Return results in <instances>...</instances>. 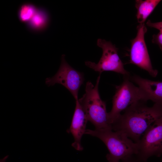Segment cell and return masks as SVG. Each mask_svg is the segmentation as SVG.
Returning <instances> with one entry per match:
<instances>
[{"label": "cell", "instance_id": "1", "mask_svg": "<svg viewBox=\"0 0 162 162\" xmlns=\"http://www.w3.org/2000/svg\"><path fill=\"white\" fill-rule=\"evenodd\" d=\"M146 102L137 101L129 106L112 124L114 131H121L138 143L147 129L162 117V106L154 104L148 107Z\"/></svg>", "mask_w": 162, "mask_h": 162}, {"label": "cell", "instance_id": "2", "mask_svg": "<svg viewBox=\"0 0 162 162\" xmlns=\"http://www.w3.org/2000/svg\"><path fill=\"white\" fill-rule=\"evenodd\" d=\"M112 129L86 130L85 134L97 137L106 145L109 153L106 155L108 162H120L136 155L138 144L121 131Z\"/></svg>", "mask_w": 162, "mask_h": 162}, {"label": "cell", "instance_id": "3", "mask_svg": "<svg viewBox=\"0 0 162 162\" xmlns=\"http://www.w3.org/2000/svg\"><path fill=\"white\" fill-rule=\"evenodd\" d=\"M100 75L98 77L94 86L87 82L85 87V92L78 99L85 113L87 120L91 122L95 129H112L106 111L105 102L101 99L98 91Z\"/></svg>", "mask_w": 162, "mask_h": 162}, {"label": "cell", "instance_id": "4", "mask_svg": "<svg viewBox=\"0 0 162 162\" xmlns=\"http://www.w3.org/2000/svg\"><path fill=\"white\" fill-rule=\"evenodd\" d=\"M123 76V82L116 87L112 98V108L108 112L109 122L111 125L121 115L122 111L137 101H144L139 88L132 82L129 79L130 76Z\"/></svg>", "mask_w": 162, "mask_h": 162}, {"label": "cell", "instance_id": "5", "mask_svg": "<svg viewBox=\"0 0 162 162\" xmlns=\"http://www.w3.org/2000/svg\"><path fill=\"white\" fill-rule=\"evenodd\" d=\"M137 144L138 151L135 156L140 162H146L152 156L162 155V117L147 129Z\"/></svg>", "mask_w": 162, "mask_h": 162}, {"label": "cell", "instance_id": "6", "mask_svg": "<svg viewBox=\"0 0 162 162\" xmlns=\"http://www.w3.org/2000/svg\"><path fill=\"white\" fill-rule=\"evenodd\" d=\"M97 45L101 48L103 53L98 62L87 61L86 65L94 71L101 74L105 71H113L122 74L123 76H130V74L126 70L118 54V49L110 41L98 39Z\"/></svg>", "mask_w": 162, "mask_h": 162}, {"label": "cell", "instance_id": "7", "mask_svg": "<svg viewBox=\"0 0 162 162\" xmlns=\"http://www.w3.org/2000/svg\"><path fill=\"white\" fill-rule=\"evenodd\" d=\"M65 55H62L60 67L56 74L45 80L48 86L59 84L69 90L75 100L78 99L79 89L83 83L84 78L82 73L71 67L66 61Z\"/></svg>", "mask_w": 162, "mask_h": 162}, {"label": "cell", "instance_id": "8", "mask_svg": "<svg viewBox=\"0 0 162 162\" xmlns=\"http://www.w3.org/2000/svg\"><path fill=\"white\" fill-rule=\"evenodd\" d=\"M137 30L136 37L130 40L128 63L136 65L147 71L152 76L155 77L158 71L152 67L145 40L147 28L145 23L139 24L137 27Z\"/></svg>", "mask_w": 162, "mask_h": 162}, {"label": "cell", "instance_id": "9", "mask_svg": "<svg viewBox=\"0 0 162 162\" xmlns=\"http://www.w3.org/2000/svg\"><path fill=\"white\" fill-rule=\"evenodd\" d=\"M129 79L138 86L145 102L150 100L162 106V81H152L137 75L130 76Z\"/></svg>", "mask_w": 162, "mask_h": 162}, {"label": "cell", "instance_id": "10", "mask_svg": "<svg viewBox=\"0 0 162 162\" xmlns=\"http://www.w3.org/2000/svg\"><path fill=\"white\" fill-rule=\"evenodd\" d=\"M76 106L70 128L67 131L70 133L74 138V142L72 146L77 151L83 150L81 144V140L85 134L87 120L85 113L80 104L78 99L75 100Z\"/></svg>", "mask_w": 162, "mask_h": 162}, {"label": "cell", "instance_id": "11", "mask_svg": "<svg viewBox=\"0 0 162 162\" xmlns=\"http://www.w3.org/2000/svg\"><path fill=\"white\" fill-rule=\"evenodd\" d=\"M50 21V16L47 11L44 8H38L34 15L26 24V26L32 32H42L48 27Z\"/></svg>", "mask_w": 162, "mask_h": 162}, {"label": "cell", "instance_id": "12", "mask_svg": "<svg viewBox=\"0 0 162 162\" xmlns=\"http://www.w3.org/2000/svg\"><path fill=\"white\" fill-rule=\"evenodd\" d=\"M160 0H137L135 7L136 18L139 24L144 23L147 18L160 2Z\"/></svg>", "mask_w": 162, "mask_h": 162}, {"label": "cell", "instance_id": "13", "mask_svg": "<svg viewBox=\"0 0 162 162\" xmlns=\"http://www.w3.org/2000/svg\"><path fill=\"white\" fill-rule=\"evenodd\" d=\"M37 9L38 8L32 3L23 4L19 8L18 12L19 20L21 22L27 24L34 15Z\"/></svg>", "mask_w": 162, "mask_h": 162}, {"label": "cell", "instance_id": "14", "mask_svg": "<svg viewBox=\"0 0 162 162\" xmlns=\"http://www.w3.org/2000/svg\"><path fill=\"white\" fill-rule=\"evenodd\" d=\"M152 43L157 45L162 51V32H159L152 36Z\"/></svg>", "mask_w": 162, "mask_h": 162}, {"label": "cell", "instance_id": "15", "mask_svg": "<svg viewBox=\"0 0 162 162\" xmlns=\"http://www.w3.org/2000/svg\"><path fill=\"white\" fill-rule=\"evenodd\" d=\"M146 25L148 26L156 28L162 32V21L153 22L149 20L147 22Z\"/></svg>", "mask_w": 162, "mask_h": 162}, {"label": "cell", "instance_id": "16", "mask_svg": "<svg viewBox=\"0 0 162 162\" xmlns=\"http://www.w3.org/2000/svg\"><path fill=\"white\" fill-rule=\"evenodd\" d=\"M121 162H140L137 159L135 155L128 159L122 160Z\"/></svg>", "mask_w": 162, "mask_h": 162}, {"label": "cell", "instance_id": "17", "mask_svg": "<svg viewBox=\"0 0 162 162\" xmlns=\"http://www.w3.org/2000/svg\"><path fill=\"white\" fill-rule=\"evenodd\" d=\"M161 161H162V160H161Z\"/></svg>", "mask_w": 162, "mask_h": 162}]
</instances>
